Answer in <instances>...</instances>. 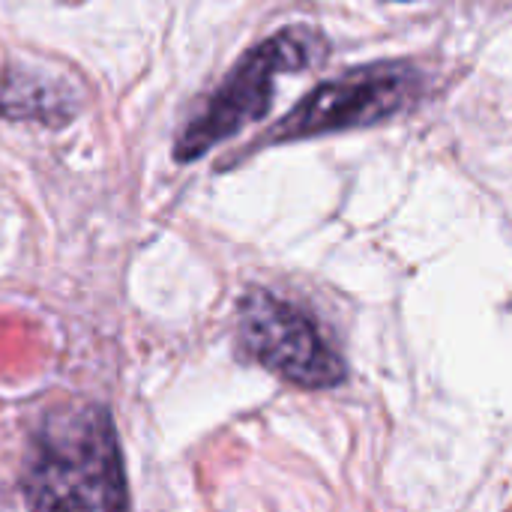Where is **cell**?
Segmentation results:
<instances>
[{"mask_svg": "<svg viewBox=\"0 0 512 512\" xmlns=\"http://www.w3.org/2000/svg\"><path fill=\"white\" fill-rule=\"evenodd\" d=\"M21 492L33 510L129 507L111 414L99 405H66L51 411L33 435Z\"/></svg>", "mask_w": 512, "mask_h": 512, "instance_id": "cell-1", "label": "cell"}, {"mask_svg": "<svg viewBox=\"0 0 512 512\" xmlns=\"http://www.w3.org/2000/svg\"><path fill=\"white\" fill-rule=\"evenodd\" d=\"M237 336L255 363L294 387L330 390L348 378L345 360L315 318L264 288H252L240 300Z\"/></svg>", "mask_w": 512, "mask_h": 512, "instance_id": "cell-4", "label": "cell"}, {"mask_svg": "<svg viewBox=\"0 0 512 512\" xmlns=\"http://www.w3.org/2000/svg\"><path fill=\"white\" fill-rule=\"evenodd\" d=\"M69 87L30 72H0V117L66 123L75 114Z\"/></svg>", "mask_w": 512, "mask_h": 512, "instance_id": "cell-5", "label": "cell"}, {"mask_svg": "<svg viewBox=\"0 0 512 512\" xmlns=\"http://www.w3.org/2000/svg\"><path fill=\"white\" fill-rule=\"evenodd\" d=\"M420 87L423 78L411 63L357 66L333 81L318 84L267 135H261L255 147L375 126L405 111L420 96Z\"/></svg>", "mask_w": 512, "mask_h": 512, "instance_id": "cell-3", "label": "cell"}, {"mask_svg": "<svg viewBox=\"0 0 512 512\" xmlns=\"http://www.w3.org/2000/svg\"><path fill=\"white\" fill-rule=\"evenodd\" d=\"M327 51V39L315 27L303 24L285 27L249 48L204 102V108L183 126L174 141V159L195 162L234 138L240 129L258 123L273 108L276 78L321 63Z\"/></svg>", "mask_w": 512, "mask_h": 512, "instance_id": "cell-2", "label": "cell"}]
</instances>
